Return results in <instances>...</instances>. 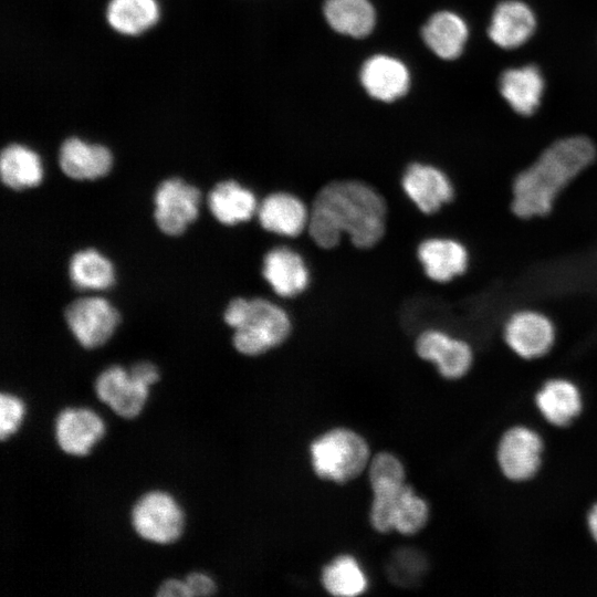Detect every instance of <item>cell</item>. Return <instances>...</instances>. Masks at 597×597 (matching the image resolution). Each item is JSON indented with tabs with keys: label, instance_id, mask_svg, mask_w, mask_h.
<instances>
[{
	"label": "cell",
	"instance_id": "1",
	"mask_svg": "<svg viewBox=\"0 0 597 597\" xmlns=\"http://www.w3.org/2000/svg\"><path fill=\"white\" fill-rule=\"evenodd\" d=\"M386 221V200L374 187L355 179L332 180L311 203L307 232L323 250L337 247L343 234L355 248L367 250L384 238Z\"/></svg>",
	"mask_w": 597,
	"mask_h": 597
},
{
	"label": "cell",
	"instance_id": "2",
	"mask_svg": "<svg viewBox=\"0 0 597 597\" xmlns=\"http://www.w3.org/2000/svg\"><path fill=\"white\" fill-rule=\"evenodd\" d=\"M596 148L584 136H570L549 145L512 184L513 213L523 219L551 212L561 192L587 169Z\"/></svg>",
	"mask_w": 597,
	"mask_h": 597
},
{
	"label": "cell",
	"instance_id": "3",
	"mask_svg": "<svg viewBox=\"0 0 597 597\" xmlns=\"http://www.w3.org/2000/svg\"><path fill=\"white\" fill-rule=\"evenodd\" d=\"M234 329L233 347L244 356H260L281 346L292 333L289 313L264 297H234L223 312Z\"/></svg>",
	"mask_w": 597,
	"mask_h": 597
},
{
	"label": "cell",
	"instance_id": "4",
	"mask_svg": "<svg viewBox=\"0 0 597 597\" xmlns=\"http://www.w3.org/2000/svg\"><path fill=\"white\" fill-rule=\"evenodd\" d=\"M314 474L327 482L346 484L366 472L371 452L363 434L348 427H334L308 446Z\"/></svg>",
	"mask_w": 597,
	"mask_h": 597
},
{
	"label": "cell",
	"instance_id": "5",
	"mask_svg": "<svg viewBox=\"0 0 597 597\" xmlns=\"http://www.w3.org/2000/svg\"><path fill=\"white\" fill-rule=\"evenodd\" d=\"M429 517L428 502L407 482L371 490L369 522L378 533L416 535L426 527Z\"/></svg>",
	"mask_w": 597,
	"mask_h": 597
},
{
	"label": "cell",
	"instance_id": "6",
	"mask_svg": "<svg viewBox=\"0 0 597 597\" xmlns=\"http://www.w3.org/2000/svg\"><path fill=\"white\" fill-rule=\"evenodd\" d=\"M134 531L156 544H170L184 530V513L176 500L163 491L145 493L132 510Z\"/></svg>",
	"mask_w": 597,
	"mask_h": 597
},
{
	"label": "cell",
	"instance_id": "7",
	"mask_svg": "<svg viewBox=\"0 0 597 597\" xmlns=\"http://www.w3.org/2000/svg\"><path fill=\"white\" fill-rule=\"evenodd\" d=\"M543 451L544 442L537 431L523 425L513 426L499 440L496 462L507 480L524 482L538 472Z\"/></svg>",
	"mask_w": 597,
	"mask_h": 597
},
{
	"label": "cell",
	"instance_id": "8",
	"mask_svg": "<svg viewBox=\"0 0 597 597\" xmlns=\"http://www.w3.org/2000/svg\"><path fill=\"white\" fill-rule=\"evenodd\" d=\"M506 346L520 358L532 360L545 356L556 341V327L543 312L524 308L512 313L504 323Z\"/></svg>",
	"mask_w": 597,
	"mask_h": 597
},
{
	"label": "cell",
	"instance_id": "9",
	"mask_svg": "<svg viewBox=\"0 0 597 597\" xmlns=\"http://www.w3.org/2000/svg\"><path fill=\"white\" fill-rule=\"evenodd\" d=\"M64 317L78 344L88 349L105 344L119 323L117 310L107 300L97 296L73 301L66 307Z\"/></svg>",
	"mask_w": 597,
	"mask_h": 597
},
{
	"label": "cell",
	"instance_id": "10",
	"mask_svg": "<svg viewBox=\"0 0 597 597\" xmlns=\"http://www.w3.org/2000/svg\"><path fill=\"white\" fill-rule=\"evenodd\" d=\"M200 191L180 178L159 184L154 195L156 224L165 234L179 235L199 213Z\"/></svg>",
	"mask_w": 597,
	"mask_h": 597
},
{
	"label": "cell",
	"instance_id": "11",
	"mask_svg": "<svg viewBox=\"0 0 597 597\" xmlns=\"http://www.w3.org/2000/svg\"><path fill=\"white\" fill-rule=\"evenodd\" d=\"M418 357L430 362L439 375L448 380H457L465 376L473 364L471 345L459 337L437 328H428L415 339Z\"/></svg>",
	"mask_w": 597,
	"mask_h": 597
},
{
	"label": "cell",
	"instance_id": "12",
	"mask_svg": "<svg viewBox=\"0 0 597 597\" xmlns=\"http://www.w3.org/2000/svg\"><path fill=\"white\" fill-rule=\"evenodd\" d=\"M400 184L406 196L425 214L438 212L454 198L451 179L443 170L430 164H409Z\"/></svg>",
	"mask_w": 597,
	"mask_h": 597
},
{
	"label": "cell",
	"instance_id": "13",
	"mask_svg": "<svg viewBox=\"0 0 597 597\" xmlns=\"http://www.w3.org/2000/svg\"><path fill=\"white\" fill-rule=\"evenodd\" d=\"M95 394L116 415L132 419L140 413L148 397L149 386L134 378L121 366L104 369L95 380Z\"/></svg>",
	"mask_w": 597,
	"mask_h": 597
},
{
	"label": "cell",
	"instance_id": "14",
	"mask_svg": "<svg viewBox=\"0 0 597 597\" xmlns=\"http://www.w3.org/2000/svg\"><path fill=\"white\" fill-rule=\"evenodd\" d=\"M417 259L428 279L448 283L463 275L470 263L467 247L449 237H430L417 247Z\"/></svg>",
	"mask_w": 597,
	"mask_h": 597
},
{
	"label": "cell",
	"instance_id": "15",
	"mask_svg": "<svg viewBox=\"0 0 597 597\" xmlns=\"http://www.w3.org/2000/svg\"><path fill=\"white\" fill-rule=\"evenodd\" d=\"M262 276L281 297H295L310 284V270L304 258L286 245L273 247L263 256Z\"/></svg>",
	"mask_w": 597,
	"mask_h": 597
},
{
	"label": "cell",
	"instance_id": "16",
	"mask_svg": "<svg viewBox=\"0 0 597 597\" xmlns=\"http://www.w3.org/2000/svg\"><path fill=\"white\" fill-rule=\"evenodd\" d=\"M105 425L88 408H65L54 421V438L59 448L71 455H85L102 439Z\"/></svg>",
	"mask_w": 597,
	"mask_h": 597
},
{
	"label": "cell",
	"instance_id": "17",
	"mask_svg": "<svg viewBox=\"0 0 597 597\" xmlns=\"http://www.w3.org/2000/svg\"><path fill=\"white\" fill-rule=\"evenodd\" d=\"M310 209L292 192L273 191L258 206L256 217L261 228L270 233L296 238L307 229Z\"/></svg>",
	"mask_w": 597,
	"mask_h": 597
},
{
	"label": "cell",
	"instance_id": "18",
	"mask_svg": "<svg viewBox=\"0 0 597 597\" xmlns=\"http://www.w3.org/2000/svg\"><path fill=\"white\" fill-rule=\"evenodd\" d=\"M536 29L533 10L519 0L500 2L490 20L488 34L502 49H516L527 42Z\"/></svg>",
	"mask_w": 597,
	"mask_h": 597
},
{
	"label": "cell",
	"instance_id": "19",
	"mask_svg": "<svg viewBox=\"0 0 597 597\" xmlns=\"http://www.w3.org/2000/svg\"><path fill=\"white\" fill-rule=\"evenodd\" d=\"M360 82L371 97L383 102H392L407 93L410 74L400 60L378 54L363 64Z\"/></svg>",
	"mask_w": 597,
	"mask_h": 597
},
{
	"label": "cell",
	"instance_id": "20",
	"mask_svg": "<svg viewBox=\"0 0 597 597\" xmlns=\"http://www.w3.org/2000/svg\"><path fill=\"white\" fill-rule=\"evenodd\" d=\"M535 406L541 416L555 427H566L583 410L578 386L563 377L546 380L535 394Z\"/></svg>",
	"mask_w": 597,
	"mask_h": 597
},
{
	"label": "cell",
	"instance_id": "21",
	"mask_svg": "<svg viewBox=\"0 0 597 597\" xmlns=\"http://www.w3.org/2000/svg\"><path fill=\"white\" fill-rule=\"evenodd\" d=\"M59 165L72 179L93 180L108 174L113 156L103 145L87 144L77 137H70L60 147Z\"/></svg>",
	"mask_w": 597,
	"mask_h": 597
},
{
	"label": "cell",
	"instance_id": "22",
	"mask_svg": "<svg viewBox=\"0 0 597 597\" xmlns=\"http://www.w3.org/2000/svg\"><path fill=\"white\" fill-rule=\"evenodd\" d=\"M500 93L511 108L520 115L536 112L544 92V78L535 65L505 70L499 81Z\"/></svg>",
	"mask_w": 597,
	"mask_h": 597
},
{
	"label": "cell",
	"instance_id": "23",
	"mask_svg": "<svg viewBox=\"0 0 597 597\" xmlns=\"http://www.w3.org/2000/svg\"><path fill=\"white\" fill-rule=\"evenodd\" d=\"M207 201L212 216L226 226L249 221L256 214L259 206L254 192L232 179L218 182Z\"/></svg>",
	"mask_w": 597,
	"mask_h": 597
},
{
	"label": "cell",
	"instance_id": "24",
	"mask_svg": "<svg viewBox=\"0 0 597 597\" xmlns=\"http://www.w3.org/2000/svg\"><path fill=\"white\" fill-rule=\"evenodd\" d=\"M427 46L440 59L454 60L461 55L469 38L467 22L451 11L433 13L422 28Z\"/></svg>",
	"mask_w": 597,
	"mask_h": 597
},
{
	"label": "cell",
	"instance_id": "25",
	"mask_svg": "<svg viewBox=\"0 0 597 597\" xmlns=\"http://www.w3.org/2000/svg\"><path fill=\"white\" fill-rule=\"evenodd\" d=\"M322 587L332 596L357 597L369 587L368 576L352 554L336 555L321 570Z\"/></svg>",
	"mask_w": 597,
	"mask_h": 597
},
{
	"label": "cell",
	"instance_id": "26",
	"mask_svg": "<svg viewBox=\"0 0 597 597\" xmlns=\"http://www.w3.org/2000/svg\"><path fill=\"white\" fill-rule=\"evenodd\" d=\"M323 12L332 29L354 38L368 35L376 23V12L368 0H326Z\"/></svg>",
	"mask_w": 597,
	"mask_h": 597
},
{
	"label": "cell",
	"instance_id": "27",
	"mask_svg": "<svg viewBox=\"0 0 597 597\" xmlns=\"http://www.w3.org/2000/svg\"><path fill=\"white\" fill-rule=\"evenodd\" d=\"M0 174L7 187L23 190L42 181L43 167L34 150L20 144H11L1 153Z\"/></svg>",
	"mask_w": 597,
	"mask_h": 597
},
{
	"label": "cell",
	"instance_id": "28",
	"mask_svg": "<svg viewBox=\"0 0 597 597\" xmlns=\"http://www.w3.org/2000/svg\"><path fill=\"white\" fill-rule=\"evenodd\" d=\"M106 18L115 31L137 35L157 22L159 8L156 0H111Z\"/></svg>",
	"mask_w": 597,
	"mask_h": 597
},
{
	"label": "cell",
	"instance_id": "29",
	"mask_svg": "<svg viewBox=\"0 0 597 597\" xmlns=\"http://www.w3.org/2000/svg\"><path fill=\"white\" fill-rule=\"evenodd\" d=\"M69 274L73 285L81 290H105L115 282L112 262L94 249L74 253L70 260Z\"/></svg>",
	"mask_w": 597,
	"mask_h": 597
},
{
	"label": "cell",
	"instance_id": "30",
	"mask_svg": "<svg viewBox=\"0 0 597 597\" xmlns=\"http://www.w3.org/2000/svg\"><path fill=\"white\" fill-rule=\"evenodd\" d=\"M366 473L370 488L407 482L404 462L390 451L371 455Z\"/></svg>",
	"mask_w": 597,
	"mask_h": 597
},
{
	"label": "cell",
	"instance_id": "31",
	"mask_svg": "<svg viewBox=\"0 0 597 597\" xmlns=\"http://www.w3.org/2000/svg\"><path fill=\"white\" fill-rule=\"evenodd\" d=\"M423 569V558L415 549L409 548L397 552L389 566L390 577L399 583L415 582Z\"/></svg>",
	"mask_w": 597,
	"mask_h": 597
},
{
	"label": "cell",
	"instance_id": "32",
	"mask_svg": "<svg viewBox=\"0 0 597 597\" xmlns=\"http://www.w3.org/2000/svg\"><path fill=\"white\" fill-rule=\"evenodd\" d=\"M23 415L24 404L19 397L8 392H2L0 395L1 440L7 439L18 430L22 421Z\"/></svg>",
	"mask_w": 597,
	"mask_h": 597
},
{
	"label": "cell",
	"instance_id": "33",
	"mask_svg": "<svg viewBox=\"0 0 597 597\" xmlns=\"http://www.w3.org/2000/svg\"><path fill=\"white\" fill-rule=\"evenodd\" d=\"M185 583L190 596H209L217 589L213 579L203 573L189 574L186 577Z\"/></svg>",
	"mask_w": 597,
	"mask_h": 597
},
{
	"label": "cell",
	"instance_id": "34",
	"mask_svg": "<svg viewBox=\"0 0 597 597\" xmlns=\"http://www.w3.org/2000/svg\"><path fill=\"white\" fill-rule=\"evenodd\" d=\"M130 375L143 384L150 386L159 378V371L155 365L148 362H139L129 369Z\"/></svg>",
	"mask_w": 597,
	"mask_h": 597
},
{
	"label": "cell",
	"instance_id": "35",
	"mask_svg": "<svg viewBox=\"0 0 597 597\" xmlns=\"http://www.w3.org/2000/svg\"><path fill=\"white\" fill-rule=\"evenodd\" d=\"M159 597H189V590L185 580L167 579L157 589Z\"/></svg>",
	"mask_w": 597,
	"mask_h": 597
},
{
	"label": "cell",
	"instance_id": "36",
	"mask_svg": "<svg viewBox=\"0 0 597 597\" xmlns=\"http://www.w3.org/2000/svg\"><path fill=\"white\" fill-rule=\"evenodd\" d=\"M586 522L589 534L597 544V503L589 509Z\"/></svg>",
	"mask_w": 597,
	"mask_h": 597
}]
</instances>
